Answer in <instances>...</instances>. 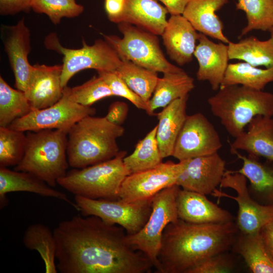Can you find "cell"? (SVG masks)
<instances>
[{"label":"cell","mask_w":273,"mask_h":273,"mask_svg":"<svg viewBox=\"0 0 273 273\" xmlns=\"http://www.w3.org/2000/svg\"><path fill=\"white\" fill-rule=\"evenodd\" d=\"M226 252L217 254L204 260L190 273H227L234 268L233 260Z\"/></svg>","instance_id":"40"},{"label":"cell","mask_w":273,"mask_h":273,"mask_svg":"<svg viewBox=\"0 0 273 273\" xmlns=\"http://www.w3.org/2000/svg\"><path fill=\"white\" fill-rule=\"evenodd\" d=\"M232 248L244 259L253 273H273V262L268 255L259 232L239 233Z\"/></svg>","instance_id":"29"},{"label":"cell","mask_w":273,"mask_h":273,"mask_svg":"<svg viewBox=\"0 0 273 273\" xmlns=\"http://www.w3.org/2000/svg\"><path fill=\"white\" fill-rule=\"evenodd\" d=\"M199 35L189 20L177 15L170 16L161 36L170 59L183 66L192 60Z\"/></svg>","instance_id":"20"},{"label":"cell","mask_w":273,"mask_h":273,"mask_svg":"<svg viewBox=\"0 0 273 273\" xmlns=\"http://www.w3.org/2000/svg\"><path fill=\"white\" fill-rule=\"evenodd\" d=\"M69 131L43 129L27 131L24 156L14 170L31 173L55 187L69 166L67 147Z\"/></svg>","instance_id":"5"},{"label":"cell","mask_w":273,"mask_h":273,"mask_svg":"<svg viewBox=\"0 0 273 273\" xmlns=\"http://www.w3.org/2000/svg\"><path fill=\"white\" fill-rule=\"evenodd\" d=\"M178 217L193 223H218L234 221L232 214L208 200L206 195L180 188L176 196Z\"/></svg>","instance_id":"19"},{"label":"cell","mask_w":273,"mask_h":273,"mask_svg":"<svg viewBox=\"0 0 273 273\" xmlns=\"http://www.w3.org/2000/svg\"><path fill=\"white\" fill-rule=\"evenodd\" d=\"M195 87L194 80L184 70L163 73L159 78L154 93L149 102L151 116L155 110L164 108L174 100L189 95Z\"/></svg>","instance_id":"27"},{"label":"cell","mask_w":273,"mask_h":273,"mask_svg":"<svg viewBox=\"0 0 273 273\" xmlns=\"http://www.w3.org/2000/svg\"><path fill=\"white\" fill-rule=\"evenodd\" d=\"M198 41L194 53L199 64L197 79L208 81L211 88L217 91L229 65L228 45L222 42L215 43L201 33H199Z\"/></svg>","instance_id":"18"},{"label":"cell","mask_w":273,"mask_h":273,"mask_svg":"<svg viewBox=\"0 0 273 273\" xmlns=\"http://www.w3.org/2000/svg\"><path fill=\"white\" fill-rule=\"evenodd\" d=\"M241 160L242 167L234 171L243 174L249 181L248 190L251 196L264 205L273 204V162L266 160L262 163L259 157L239 153L231 150Z\"/></svg>","instance_id":"24"},{"label":"cell","mask_w":273,"mask_h":273,"mask_svg":"<svg viewBox=\"0 0 273 273\" xmlns=\"http://www.w3.org/2000/svg\"><path fill=\"white\" fill-rule=\"evenodd\" d=\"M124 132L122 126L105 117L86 116L68 133L67 156L73 168H82L115 157L120 152L117 139Z\"/></svg>","instance_id":"3"},{"label":"cell","mask_w":273,"mask_h":273,"mask_svg":"<svg viewBox=\"0 0 273 273\" xmlns=\"http://www.w3.org/2000/svg\"><path fill=\"white\" fill-rule=\"evenodd\" d=\"M32 0H0L1 15H15L21 12H28Z\"/></svg>","instance_id":"42"},{"label":"cell","mask_w":273,"mask_h":273,"mask_svg":"<svg viewBox=\"0 0 273 273\" xmlns=\"http://www.w3.org/2000/svg\"><path fill=\"white\" fill-rule=\"evenodd\" d=\"M31 9L37 13L44 14L54 24L60 23L63 18H74L84 11L76 0H32Z\"/></svg>","instance_id":"38"},{"label":"cell","mask_w":273,"mask_h":273,"mask_svg":"<svg viewBox=\"0 0 273 273\" xmlns=\"http://www.w3.org/2000/svg\"><path fill=\"white\" fill-rule=\"evenodd\" d=\"M44 44L48 49L63 55L61 84L63 88L75 74L81 70H116L122 62L114 49L106 40L101 39L96 40L91 46L83 39L82 48L72 49L63 47L56 35L51 33L45 39Z\"/></svg>","instance_id":"9"},{"label":"cell","mask_w":273,"mask_h":273,"mask_svg":"<svg viewBox=\"0 0 273 273\" xmlns=\"http://www.w3.org/2000/svg\"><path fill=\"white\" fill-rule=\"evenodd\" d=\"M23 242L26 248L39 253L46 273L57 272L56 240L49 227L38 223L30 225L24 232Z\"/></svg>","instance_id":"30"},{"label":"cell","mask_w":273,"mask_h":273,"mask_svg":"<svg viewBox=\"0 0 273 273\" xmlns=\"http://www.w3.org/2000/svg\"><path fill=\"white\" fill-rule=\"evenodd\" d=\"M32 108L24 92L11 87L0 76V127H8L28 114Z\"/></svg>","instance_id":"34"},{"label":"cell","mask_w":273,"mask_h":273,"mask_svg":"<svg viewBox=\"0 0 273 273\" xmlns=\"http://www.w3.org/2000/svg\"><path fill=\"white\" fill-rule=\"evenodd\" d=\"M236 8L244 12L247 21L239 38L253 30L269 31L273 27V0H237Z\"/></svg>","instance_id":"35"},{"label":"cell","mask_w":273,"mask_h":273,"mask_svg":"<svg viewBox=\"0 0 273 273\" xmlns=\"http://www.w3.org/2000/svg\"><path fill=\"white\" fill-rule=\"evenodd\" d=\"M184 162L176 185L205 195L217 189L226 171L225 161L218 153L184 160Z\"/></svg>","instance_id":"15"},{"label":"cell","mask_w":273,"mask_h":273,"mask_svg":"<svg viewBox=\"0 0 273 273\" xmlns=\"http://www.w3.org/2000/svg\"><path fill=\"white\" fill-rule=\"evenodd\" d=\"M118 27L122 37L115 35L103 34V36L121 60H129L163 73L184 70L166 59L157 35L128 23H118Z\"/></svg>","instance_id":"7"},{"label":"cell","mask_w":273,"mask_h":273,"mask_svg":"<svg viewBox=\"0 0 273 273\" xmlns=\"http://www.w3.org/2000/svg\"><path fill=\"white\" fill-rule=\"evenodd\" d=\"M157 125L136 144L133 152L123 158L129 174L154 168L162 162L156 138Z\"/></svg>","instance_id":"32"},{"label":"cell","mask_w":273,"mask_h":273,"mask_svg":"<svg viewBox=\"0 0 273 273\" xmlns=\"http://www.w3.org/2000/svg\"><path fill=\"white\" fill-rule=\"evenodd\" d=\"M61 273H145L153 264L127 241L123 228L100 217L75 215L53 231Z\"/></svg>","instance_id":"1"},{"label":"cell","mask_w":273,"mask_h":273,"mask_svg":"<svg viewBox=\"0 0 273 273\" xmlns=\"http://www.w3.org/2000/svg\"><path fill=\"white\" fill-rule=\"evenodd\" d=\"M269 32L270 33V36H273V27L270 29Z\"/></svg>","instance_id":"46"},{"label":"cell","mask_w":273,"mask_h":273,"mask_svg":"<svg viewBox=\"0 0 273 273\" xmlns=\"http://www.w3.org/2000/svg\"><path fill=\"white\" fill-rule=\"evenodd\" d=\"M26 142L24 131L0 127V167L19 164L24 156Z\"/></svg>","instance_id":"36"},{"label":"cell","mask_w":273,"mask_h":273,"mask_svg":"<svg viewBox=\"0 0 273 273\" xmlns=\"http://www.w3.org/2000/svg\"><path fill=\"white\" fill-rule=\"evenodd\" d=\"M97 72L98 75L107 84L113 96H118L128 100L137 108L145 110L151 116L149 103L145 102L131 89L115 70Z\"/></svg>","instance_id":"39"},{"label":"cell","mask_w":273,"mask_h":273,"mask_svg":"<svg viewBox=\"0 0 273 273\" xmlns=\"http://www.w3.org/2000/svg\"><path fill=\"white\" fill-rule=\"evenodd\" d=\"M16 192H26L43 197L64 201L78 211L75 202H71L65 194L55 190L42 179L25 171L12 170L0 167V201L3 208L7 203L6 195Z\"/></svg>","instance_id":"22"},{"label":"cell","mask_w":273,"mask_h":273,"mask_svg":"<svg viewBox=\"0 0 273 273\" xmlns=\"http://www.w3.org/2000/svg\"><path fill=\"white\" fill-rule=\"evenodd\" d=\"M121 60L116 73L131 89L149 103L159 78L158 72L129 60Z\"/></svg>","instance_id":"33"},{"label":"cell","mask_w":273,"mask_h":273,"mask_svg":"<svg viewBox=\"0 0 273 273\" xmlns=\"http://www.w3.org/2000/svg\"><path fill=\"white\" fill-rule=\"evenodd\" d=\"M189 95L176 99L156 114L158 120L156 138L163 158L172 156L175 144L184 125Z\"/></svg>","instance_id":"26"},{"label":"cell","mask_w":273,"mask_h":273,"mask_svg":"<svg viewBox=\"0 0 273 273\" xmlns=\"http://www.w3.org/2000/svg\"><path fill=\"white\" fill-rule=\"evenodd\" d=\"M95 113V108L78 104L63 94L60 100L53 105L41 109H33L26 115L15 120L8 127L24 132L43 129L69 131L79 120Z\"/></svg>","instance_id":"12"},{"label":"cell","mask_w":273,"mask_h":273,"mask_svg":"<svg viewBox=\"0 0 273 273\" xmlns=\"http://www.w3.org/2000/svg\"><path fill=\"white\" fill-rule=\"evenodd\" d=\"M125 0H105L104 7L108 19L115 23L122 13Z\"/></svg>","instance_id":"43"},{"label":"cell","mask_w":273,"mask_h":273,"mask_svg":"<svg viewBox=\"0 0 273 273\" xmlns=\"http://www.w3.org/2000/svg\"><path fill=\"white\" fill-rule=\"evenodd\" d=\"M167 13L166 8L156 0H125L124 10L115 23H128L162 35Z\"/></svg>","instance_id":"23"},{"label":"cell","mask_w":273,"mask_h":273,"mask_svg":"<svg viewBox=\"0 0 273 273\" xmlns=\"http://www.w3.org/2000/svg\"><path fill=\"white\" fill-rule=\"evenodd\" d=\"M163 4L170 15H183L190 0H158Z\"/></svg>","instance_id":"45"},{"label":"cell","mask_w":273,"mask_h":273,"mask_svg":"<svg viewBox=\"0 0 273 273\" xmlns=\"http://www.w3.org/2000/svg\"><path fill=\"white\" fill-rule=\"evenodd\" d=\"M230 144L231 150H243L248 155L273 162V118L257 115Z\"/></svg>","instance_id":"21"},{"label":"cell","mask_w":273,"mask_h":273,"mask_svg":"<svg viewBox=\"0 0 273 273\" xmlns=\"http://www.w3.org/2000/svg\"><path fill=\"white\" fill-rule=\"evenodd\" d=\"M120 151L108 160L82 168H73L57 184L75 196L92 199L118 200L123 181L129 175Z\"/></svg>","instance_id":"6"},{"label":"cell","mask_w":273,"mask_h":273,"mask_svg":"<svg viewBox=\"0 0 273 273\" xmlns=\"http://www.w3.org/2000/svg\"><path fill=\"white\" fill-rule=\"evenodd\" d=\"M239 233L234 221L198 224L178 218L164 230L157 272L190 273L208 257L229 250Z\"/></svg>","instance_id":"2"},{"label":"cell","mask_w":273,"mask_h":273,"mask_svg":"<svg viewBox=\"0 0 273 273\" xmlns=\"http://www.w3.org/2000/svg\"><path fill=\"white\" fill-rule=\"evenodd\" d=\"M229 0H190L183 15L195 29L206 36L228 44L230 41L223 32L222 22L216 12Z\"/></svg>","instance_id":"25"},{"label":"cell","mask_w":273,"mask_h":273,"mask_svg":"<svg viewBox=\"0 0 273 273\" xmlns=\"http://www.w3.org/2000/svg\"><path fill=\"white\" fill-rule=\"evenodd\" d=\"M214 125L202 113L188 115L176 140L172 156L179 161L212 155L222 147Z\"/></svg>","instance_id":"13"},{"label":"cell","mask_w":273,"mask_h":273,"mask_svg":"<svg viewBox=\"0 0 273 273\" xmlns=\"http://www.w3.org/2000/svg\"><path fill=\"white\" fill-rule=\"evenodd\" d=\"M62 72V65L33 66L24 92L32 109L49 107L62 98L64 88L61 84Z\"/></svg>","instance_id":"17"},{"label":"cell","mask_w":273,"mask_h":273,"mask_svg":"<svg viewBox=\"0 0 273 273\" xmlns=\"http://www.w3.org/2000/svg\"><path fill=\"white\" fill-rule=\"evenodd\" d=\"M128 112V106L123 102L116 101L112 103L105 116L110 123L121 126L125 121Z\"/></svg>","instance_id":"41"},{"label":"cell","mask_w":273,"mask_h":273,"mask_svg":"<svg viewBox=\"0 0 273 273\" xmlns=\"http://www.w3.org/2000/svg\"><path fill=\"white\" fill-rule=\"evenodd\" d=\"M259 234L266 251L273 262V221L264 225Z\"/></svg>","instance_id":"44"},{"label":"cell","mask_w":273,"mask_h":273,"mask_svg":"<svg viewBox=\"0 0 273 273\" xmlns=\"http://www.w3.org/2000/svg\"><path fill=\"white\" fill-rule=\"evenodd\" d=\"M219 187L232 189L237 193L236 196H233L216 189L211 195L237 202L238 211L235 222L240 233H258L264 225L273 221V204L264 205L255 200L249 193L247 179L243 174L226 170Z\"/></svg>","instance_id":"11"},{"label":"cell","mask_w":273,"mask_h":273,"mask_svg":"<svg viewBox=\"0 0 273 273\" xmlns=\"http://www.w3.org/2000/svg\"><path fill=\"white\" fill-rule=\"evenodd\" d=\"M180 188L174 185L163 189L153 197L152 212L146 224L138 233L127 235L129 244L135 250L146 254L156 269L164 230L169 223L178 219L176 201Z\"/></svg>","instance_id":"8"},{"label":"cell","mask_w":273,"mask_h":273,"mask_svg":"<svg viewBox=\"0 0 273 273\" xmlns=\"http://www.w3.org/2000/svg\"><path fill=\"white\" fill-rule=\"evenodd\" d=\"M184 160L162 162L157 166L128 175L123 181L120 199L133 201L152 198L163 189L176 185Z\"/></svg>","instance_id":"14"},{"label":"cell","mask_w":273,"mask_h":273,"mask_svg":"<svg viewBox=\"0 0 273 273\" xmlns=\"http://www.w3.org/2000/svg\"><path fill=\"white\" fill-rule=\"evenodd\" d=\"M273 82V67L261 69L245 62L229 64L220 86L241 85L263 90Z\"/></svg>","instance_id":"31"},{"label":"cell","mask_w":273,"mask_h":273,"mask_svg":"<svg viewBox=\"0 0 273 273\" xmlns=\"http://www.w3.org/2000/svg\"><path fill=\"white\" fill-rule=\"evenodd\" d=\"M63 94L71 101L84 106H91L95 102L106 97L113 96L105 81L98 75L81 85L63 88Z\"/></svg>","instance_id":"37"},{"label":"cell","mask_w":273,"mask_h":273,"mask_svg":"<svg viewBox=\"0 0 273 273\" xmlns=\"http://www.w3.org/2000/svg\"><path fill=\"white\" fill-rule=\"evenodd\" d=\"M207 102L212 114L234 138L256 116L273 117V93L241 85L220 86Z\"/></svg>","instance_id":"4"},{"label":"cell","mask_w":273,"mask_h":273,"mask_svg":"<svg viewBox=\"0 0 273 273\" xmlns=\"http://www.w3.org/2000/svg\"><path fill=\"white\" fill-rule=\"evenodd\" d=\"M228 45L230 60H242L255 67H273V36L260 40L251 36Z\"/></svg>","instance_id":"28"},{"label":"cell","mask_w":273,"mask_h":273,"mask_svg":"<svg viewBox=\"0 0 273 273\" xmlns=\"http://www.w3.org/2000/svg\"><path fill=\"white\" fill-rule=\"evenodd\" d=\"M152 198L127 201L75 196L74 200L83 216H98L107 223L122 226L127 235H131L140 231L148 221L152 210Z\"/></svg>","instance_id":"10"},{"label":"cell","mask_w":273,"mask_h":273,"mask_svg":"<svg viewBox=\"0 0 273 273\" xmlns=\"http://www.w3.org/2000/svg\"><path fill=\"white\" fill-rule=\"evenodd\" d=\"M30 31L23 18L14 25L1 27L2 39L15 77V86L25 92L33 66L28 60L31 51Z\"/></svg>","instance_id":"16"}]
</instances>
